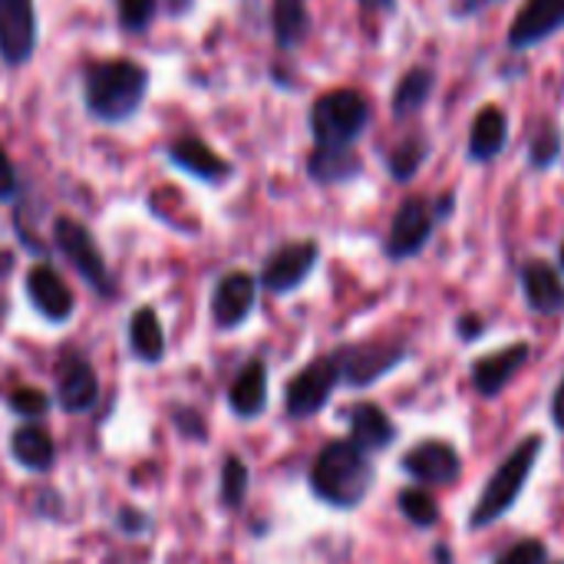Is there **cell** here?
I'll list each match as a JSON object with an SVG mask.
<instances>
[{
  "label": "cell",
  "instance_id": "obj_22",
  "mask_svg": "<svg viewBox=\"0 0 564 564\" xmlns=\"http://www.w3.org/2000/svg\"><path fill=\"white\" fill-rule=\"evenodd\" d=\"M506 135H509V122H506V112L496 109V106H486L476 122H473V132H469V155L476 162H486V159H496L506 145Z\"/></svg>",
  "mask_w": 564,
  "mask_h": 564
},
{
  "label": "cell",
  "instance_id": "obj_28",
  "mask_svg": "<svg viewBox=\"0 0 564 564\" xmlns=\"http://www.w3.org/2000/svg\"><path fill=\"white\" fill-rule=\"evenodd\" d=\"M248 496V466L241 456H228L221 469V506L238 509Z\"/></svg>",
  "mask_w": 564,
  "mask_h": 564
},
{
  "label": "cell",
  "instance_id": "obj_21",
  "mask_svg": "<svg viewBox=\"0 0 564 564\" xmlns=\"http://www.w3.org/2000/svg\"><path fill=\"white\" fill-rule=\"evenodd\" d=\"M10 453H13V459L23 466V469H30V473H46V469H53V463H56V446H53V440H50V433L46 430H40V426H20V430H13V436H10Z\"/></svg>",
  "mask_w": 564,
  "mask_h": 564
},
{
  "label": "cell",
  "instance_id": "obj_17",
  "mask_svg": "<svg viewBox=\"0 0 564 564\" xmlns=\"http://www.w3.org/2000/svg\"><path fill=\"white\" fill-rule=\"evenodd\" d=\"M525 360H529V344H516V347H506L499 354H489V357L476 360V367H473L476 390L482 397L502 393L512 383V377L525 367Z\"/></svg>",
  "mask_w": 564,
  "mask_h": 564
},
{
  "label": "cell",
  "instance_id": "obj_19",
  "mask_svg": "<svg viewBox=\"0 0 564 564\" xmlns=\"http://www.w3.org/2000/svg\"><path fill=\"white\" fill-rule=\"evenodd\" d=\"M397 440L393 420L377 403H360L350 413V443L364 453H380Z\"/></svg>",
  "mask_w": 564,
  "mask_h": 564
},
{
  "label": "cell",
  "instance_id": "obj_10",
  "mask_svg": "<svg viewBox=\"0 0 564 564\" xmlns=\"http://www.w3.org/2000/svg\"><path fill=\"white\" fill-rule=\"evenodd\" d=\"M254 294H258V281L248 271H228L215 284V294H212V321L221 330L241 327L248 321V314L254 311Z\"/></svg>",
  "mask_w": 564,
  "mask_h": 564
},
{
  "label": "cell",
  "instance_id": "obj_6",
  "mask_svg": "<svg viewBox=\"0 0 564 564\" xmlns=\"http://www.w3.org/2000/svg\"><path fill=\"white\" fill-rule=\"evenodd\" d=\"M340 383V370L334 357H321L314 364H307L284 390V410L294 420H307L314 413H321L330 400V393Z\"/></svg>",
  "mask_w": 564,
  "mask_h": 564
},
{
  "label": "cell",
  "instance_id": "obj_1",
  "mask_svg": "<svg viewBox=\"0 0 564 564\" xmlns=\"http://www.w3.org/2000/svg\"><path fill=\"white\" fill-rule=\"evenodd\" d=\"M149 93V69L135 59H99L83 73L86 109L102 122H126Z\"/></svg>",
  "mask_w": 564,
  "mask_h": 564
},
{
  "label": "cell",
  "instance_id": "obj_7",
  "mask_svg": "<svg viewBox=\"0 0 564 564\" xmlns=\"http://www.w3.org/2000/svg\"><path fill=\"white\" fill-rule=\"evenodd\" d=\"M317 254H321L317 241H291V245L278 248L261 268V284L271 294H291L294 288H301L311 278Z\"/></svg>",
  "mask_w": 564,
  "mask_h": 564
},
{
  "label": "cell",
  "instance_id": "obj_5",
  "mask_svg": "<svg viewBox=\"0 0 564 564\" xmlns=\"http://www.w3.org/2000/svg\"><path fill=\"white\" fill-rule=\"evenodd\" d=\"M53 241L56 248L66 254V261L79 271V278L99 291V294H112V278H109V268H106V258L96 245V238L89 235V228L76 218H56L53 225Z\"/></svg>",
  "mask_w": 564,
  "mask_h": 564
},
{
  "label": "cell",
  "instance_id": "obj_2",
  "mask_svg": "<svg viewBox=\"0 0 564 564\" xmlns=\"http://www.w3.org/2000/svg\"><path fill=\"white\" fill-rule=\"evenodd\" d=\"M373 486V466L350 440L327 443L311 466V489L334 509H357Z\"/></svg>",
  "mask_w": 564,
  "mask_h": 564
},
{
  "label": "cell",
  "instance_id": "obj_8",
  "mask_svg": "<svg viewBox=\"0 0 564 564\" xmlns=\"http://www.w3.org/2000/svg\"><path fill=\"white\" fill-rule=\"evenodd\" d=\"M36 46V10L33 0H0V59L23 66Z\"/></svg>",
  "mask_w": 564,
  "mask_h": 564
},
{
  "label": "cell",
  "instance_id": "obj_31",
  "mask_svg": "<svg viewBox=\"0 0 564 564\" xmlns=\"http://www.w3.org/2000/svg\"><path fill=\"white\" fill-rule=\"evenodd\" d=\"M10 410H13L17 416L33 420V416H43V413L50 410V397H46L43 390L20 387V390H13V393H10Z\"/></svg>",
  "mask_w": 564,
  "mask_h": 564
},
{
  "label": "cell",
  "instance_id": "obj_40",
  "mask_svg": "<svg viewBox=\"0 0 564 564\" xmlns=\"http://www.w3.org/2000/svg\"><path fill=\"white\" fill-rule=\"evenodd\" d=\"M562 268H564V245H562Z\"/></svg>",
  "mask_w": 564,
  "mask_h": 564
},
{
  "label": "cell",
  "instance_id": "obj_38",
  "mask_svg": "<svg viewBox=\"0 0 564 564\" xmlns=\"http://www.w3.org/2000/svg\"><path fill=\"white\" fill-rule=\"evenodd\" d=\"M13 271V251H0V278Z\"/></svg>",
  "mask_w": 564,
  "mask_h": 564
},
{
  "label": "cell",
  "instance_id": "obj_30",
  "mask_svg": "<svg viewBox=\"0 0 564 564\" xmlns=\"http://www.w3.org/2000/svg\"><path fill=\"white\" fill-rule=\"evenodd\" d=\"M116 10H119L122 30L142 33L152 23V17H155V0H116Z\"/></svg>",
  "mask_w": 564,
  "mask_h": 564
},
{
  "label": "cell",
  "instance_id": "obj_27",
  "mask_svg": "<svg viewBox=\"0 0 564 564\" xmlns=\"http://www.w3.org/2000/svg\"><path fill=\"white\" fill-rule=\"evenodd\" d=\"M400 512L416 525V529H430L440 522V506L430 492L423 489H403L400 492Z\"/></svg>",
  "mask_w": 564,
  "mask_h": 564
},
{
  "label": "cell",
  "instance_id": "obj_14",
  "mask_svg": "<svg viewBox=\"0 0 564 564\" xmlns=\"http://www.w3.org/2000/svg\"><path fill=\"white\" fill-rule=\"evenodd\" d=\"M564 26V0H525L509 30L512 50H529L532 43L558 33Z\"/></svg>",
  "mask_w": 564,
  "mask_h": 564
},
{
  "label": "cell",
  "instance_id": "obj_16",
  "mask_svg": "<svg viewBox=\"0 0 564 564\" xmlns=\"http://www.w3.org/2000/svg\"><path fill=\"white\" fill-rule=\"evenodd\" d=\"M228 406L241 420H254L268 406V367L264 360H248L228 387Z\"/></svg>",
  "mask_w": 564,
  "mask_h": 564
},
{
  "label": "cell",
  "instance_id": "obj_3",
  "mask_svg": "<svg viewBox=\"0 0 564 564\" xmlns=\"http://www.w3.org/2000/svg\"><path fill=\"white\" fill-rule=\"evenodd\" d=\"M542 449H545V440L542 436H529V440H522L502 459V466L486 482L482 499L473 509V529H486V525H492L496 519H502L512 509V502L522 496V489H525V482H529V476H532L535 459L542 456Z\"/></svg>",
  "mask_w": 564,
  "mask_h": 564
},
{
  "label": "cell",
  "instance_id": "obj_29",
  "mask_svg": "<svg viewBox=\"0 0 564 564\" xmlns=\"http://www.w3.org/2000/svg\"><path fill=\"white\" fill-rule=\"evenodd\" d=\"M423 159H426V142H423V139H406V142L390 155V172H393V178L410 182V178L416 175V169L423 165Z\"/></svg>",
  "mask_w": 564,
  "mask_h": 564
},
{
  "label": "cell",
  "instance_id": "obj_37",
  "mask_svg": "<svg viewBox=\"0 0 564 564\" xmlns=\"http://www.w3.org/2000/svg\"><path fill=\"white\" fill-rule=\"evenodd\" d=\"M552 416H555L558 430H564V380H562V387H558V393H555V403H552Z\"/></svg>",
  "mask_w": 564,
  "mask_h": 564
},
{
  "label": "cell",
  "instance_id": "obj_36",
  "mask_svg": "<svg viewBox=\"0 0 564 564\" xmlns=\"http://www.w3.org/2000/svg\"><path fill=\"white\" fill-rule=\"evenodd\" d=\"M479 334H482V321H479V317H463V321H459V337L476 340Z\"/></svg>",
  "mask_w": 564,
  "mask_h": 564
},
{
  "label": "cell",
  "instance_id": "obj_9",
  "mask_svg": "<svg viewBox=\"0 0 564 564\" xmlns=\"http://www.w3.org/2000/svg\"><path fill=\"white\" fill-rule=\"evenodd\" d=\"M23 291H26L33 311H36L43 321H50V324H66V321L73 317V311H76V301H73L69 284H66V281L59 278V271L50 268V264H33V268L26 271Z\"/></svg>",
  "mask_w": 564,
  "mask_h": 564
},
{
  "label": "cell",
  "instance_id": "obj_11",
  "mask_svg": "<svg viewBox=\"0 0 564 564\" xmlns=\"http://www.w3.org/2000/svg\"><path fill=\"white\" fill-rule=\"evenodd\" d=\"M433 235V212L423 198H406L390 225V235H387V254L393 261H403V258H413Z\"/></svg>",
  "mask_w": 564,
  "mask_h": 564
},
{
  "label": "cell",
  "instance_id": "obj_25",
  "mask_svg": "<svg viewBox=\"0 0 564 564\" xmlns=\"http://www.w3.org/2000/svg\"><path fill=\"white\" fill-rule=\"evenodd\" d=\"M311 17L304 0H274V40L281 50L297 46L307 36Z\"/></svg>",
  "mask_w": 564,
  "mask_h": 564
},
{
  "label": "cell",
  "instance_id": "obj_32",
  "mask_svg": "<svg viewBox=\"0 0 564 564\" xmlns=\"http://www.w3.org/2000/svg\"><path fill=\"white\" fill-rule=\"evenodd\" d=\"M558 152H562V135H558L555 126H549V129H542V132L535 135V142H532V165H535V169H545V165H552V162L558 159Z\"/></svg>",
  "mask_w": 564,
  "mask_h": 564
},
{
  "label": "cell",
  "instance_id": "obj_24",
  "mask_svg": "<svg viewBox=\"0 0 564 564\" xmlns=\"http://www.w3.org/2000/svg\"><path fill=\"white\" fill-rule=\"evenodd\" d=\"M307 172L321 185H337V182H347V178H354L360 172V159L350 149H324V145H317L311 162H307Z\"/></svg>",
  "mask_w": 564,
  "mask_h": 564
},
{
  "label": "cell",
  "instance_id": "obj_35",
  "mask_svg": "<svg viewBox=\"0 0 564 564\" xmlns=\"http://www.w3.org/2000/svg\"><path fill=\"white\" fill-rule=\"evenodd\" d=\"M119 525H122L126 532L135 535V532H145V529H149V519L139 516V509H122V512H119Z\"/></svg>",
  "mask_w": 564,
  "mask_h": 564
},
{
  "label": "cell",
  "instance_id": "obj_15",
  "mask_svg": "<svg viewBox=\"0 0 564 564\" xmlns=\"http://www.w3.org/2000/svg\"><path fill=\"white\" fill-rule=\"evenodd\" d=\"M169 159H172L175 169H182V172H188V175H195V178H202L208 185H218V182H225L231 175V165L212 145H205L195 135L175 139L169 145Z\"/></svg>",
  "mask_w": 564,
  "mask_h": 564
},
{
  "label": "cell",
  "instance_id": "obj_26",
  "mask_svg": "<svg viewBox=\"0 0 564 564\" xmlns=\"http://www.w3.org/2000/svg\"><path fill=\"white\" fill-rule=\"evenodd\" d=\"M430 93H433V73L430 69H410L400 79L397 93H393V112H397V119L416 116L426 106Z\"/></svg>",
  "mask_w": 564,
  "mask_h": 564
},
{
  "label": "cell",
  "instance_id": "obj_34",
  "mask_svg": "<svg viewBox=\"0 0 564 564\" xmlns=\"http://www.w3.org/2000/svg\"><path fill=\"white\" fill-rule=\"evenodd\" d=\"M17 188H20V182H17V169H13L10 155L0 149V198H13V195H17Z\"/></svg>",
  "mask_w": 564,
  "mask_h": 564
},
{
  "label": "cell",
  "instance_id": "obj_23",
  "mask_svg": "<svg viewBox=\"0 0 564 564\" xmlns=\"http://www.w3.org/2000/svg\"><path fill=\"white\" fill-rule=\"evenodd\" d=\"M129 347L145 364H159L165 357V330L152 307H139L129 317Z\"/></svg>",
  "mask_w": 564,
  "mask_h": 564
},
{
  "label": "cell",
  "instance_id": "obj_12",
  "mask_svg": "<svg viewBox=\"0 0 564 564\" xmlns=\"http://www.w3.org/2000/svg\"><path fill=\"white\" fill-rule=\"evenodd\" d=\"M334 360H337L340 380H347L350 387H370V383H377L383 373H390L397 364H403V360H406V350H403V347H380V344H370V347L340 350Z\"/></svg>",
  "mask_w": 564,
  "mask_h": 564
},
{
  "label": "cell",
  "instance_id": "obj_20",
  "mask_svg": "<svg viewBox=\"0 0 564 564\" xmlns=\"http://www.w3.org/2000/svg\"><path fill=\"white\" fill-rule=\"evenodd\" d=\"M522 288L529 297V307L539 314H558L564 307V284L558 271L545 261H529L522 268Z\"/></svg>",
  "mask_w": 564,
  "mask_h": 564
},
{
  "label": "cell",
  "instance_id": "obj_4",
  "mask_svg": "<svg viewBox=\"0 0 564 564\" xmlns=\"http://www.w3.org/2000/svg\"><path fill=\"white\" fill-rule=\"evenodd\" d=\"M370 122V102L357 89L324 93L311 106V132L324 149H350Z\"/></svg>",
  "mask_w": 564,
  "mask_h": 564
},
{
  "label": "cell",
  "instance_id": "obj_13",
  "mask_svg": "<svg viewBox=\"0 0 564 564\" xmlns=\"http://www.w3.org/2000/svg\"><path fill=\"white\" fill-rule=\"evenodd\" d=\"M403 469L423 486H453L463 473V459L449 443L430 440L403 456Z\"/></svg>",
  "mask_w": 564,
  "mask_h": 564
},
{
  "label": "cell",
  "instance_id": "obj_39",
  "mask_svg": "<svg viewBox=\"0 0 564 564\" xmlns=\"http://www.w3.org/2000/svg\"><path fill=\"white\" fill-rule=\"evenodd\" d=\"M367 10H390L393 7V0H360Z\"/></svg>",
  "mask_w": 564,
  "mask_h": 564
},
{
  "label": "cell",
  "instance_id": "obj_18",
  "mask_svg": "<svg viewBox=\"0 0 564 564\" xmlns=\"http://www.w3.org/2000/svg\"><path fill=\"white\" fill-rule=\"evenodd\" d=\"M56 400H59V406L66 413H86V410L96 406V400H99V380H96V370L83 357H69L66 367L59 370Z\"/></svg>",
  "mask_w": 564,
  "mask_h": 564
},
{
  "label": "cell",
  "instance_id": "obj_33",
  "mask_svg": "<svg viewBox=\"0 0 564 564\" xmlns=\"http://www.w3.org/2000/svg\"><path fill=\"white\" fill-rule=\"evenodd\" d=\"M545 558H549L545 545L535 542V539H525V542L512 545L509 552H502V555L496 558V564H545Z\"/></svg>",
  "mask_w": 564,
  "mask_h": 564
}]
</instances>
